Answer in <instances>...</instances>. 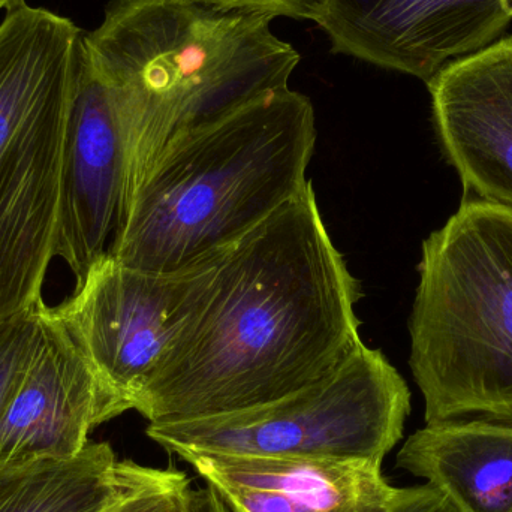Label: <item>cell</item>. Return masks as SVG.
I'll return each instance as SVG.
<instances>
[{"mask_svg": "<svg viewBox=\"0 0 512 512\" xmlns=\"http://www.w3.org/2000/svg\"><path fill=\"white\" fill-rule=\"evenodd\" d=\"M224 251L168 273L126 267L107 254L68 300L50 307L123 411H132L206 297Z\"/></svg>", "mask_w": 512, "mask_h": 512, "instance_id": "obj_7", "label": "cell"}, {"mask_svg": "<svg viewBox=\"0 0 512 512\" xmlns=\"http://www.w3.org/2000/svg\"><path fill=\"white\" fill-rule=\"evenodd\" d=\"M230 512H310L283 493L254 487L215 484Z\"/></svg>", "mask_w": 512, "mask_h": 512, "instance_id": "obj_17", "label": "cell"}, {"mask_svg": "<svg viewBox=\"0 0 512 512\" xmlns=\"http://www.w3.org/2000/svg\"><path fill=\"white\" fill-rule=\"evenodd\" d=\"M191 490L185 472L132 462L125 490L104 512H188Z\"/></svg>", "mask_w": 512, "mask_h": 512, "instance_id": "obj_15", "label": "cell"}, {"mask_svg": "<svg viewBox=\"0 0 512 512\" xmlns=\"http://www.w3.org/2000/svg\"><path fill=\"white\" fill-rule=\"evenodd\" d=\"M360 298L309 182L225 248L206 297L132 411L149 424L180 423L304 390L363 343Z\"/></svg>", "mask_w": 512, "mask_h": 512, "instance_id": "obj_1", "label": "cell"}, {"mask_svg": "<svg viewBox=\"0 0 512 512\" xmlns=\"http://www.w3.org/2000/svg\"><path fill=\"white\" fill-rule=\"evenodd\" d=\"M23 2H26V0H0V11H8V9L15 8Z\"/></svg>", "mask_w": 512, "mask_h": 512, "instance_id": "obj_21", "label": "cell"}, {"mask_svg": "<svg viewBox=\"0 0 512 512\" xmlns=\"http://www.w3.org/2000/svg\"><path fill=\"white\" fill-rule=\"evenodd\" d=\"M209 486L274 490L310 512H390L397 489L381 466L360 460L185 454Z\"/></svg>", "mask_w": 512, "mask_h": 512, "instance_id": "obj_13", "label": "cell"}, {"mask_svg": "<svg viewBox=\"0 0 512 512\" xmlns=\"http://www.w3.org/2000/svg\"><path fill=\"white\" fill-rule=\"evenodd\" d=\"M131 463L107 442L68 459L0 463V512H104L125 490Z\"/></svg>", "mask_w": 512, "mask_h": 512, "instance_id": "obj_14", "label": "cell"}, {"mask_svg": "<svg viewBox=\"0 0 512 512\" xmlns=\"http://www.w3.org/2000/svg\"><path fill=\"white\" fill-rule=\"evenodd\" d=\"M397 468L426 478L462 512H512V426L486 420L426 424Z\"/></svg>", "mask_w": 512, "mask_h": 512, "instance_id": "obj_12", "label": "cell"}, {"mask_svg": "<svg viewBox=\"0 0 512 512\" xmlns=\"http://www.w3.org/2000/svg\"><path fill=\"white\" fill-rule=\"evenodd\" d=\"M418 268L409 366L426 424L512 426V212L465 198Z\"/></svg>", "mask_w": 512, "mask_h": 512, "instance_id": "obj_4", "label": "cell"}, {"mask_svg": "<svg viewBox=\"0 0 512 512\" xmlns=\"http://www.w3.org/2000/svg\"><path fill=\"white\" fill-rule=\"evenodd\" d=\"M511 21L512 0H327L316 23L334 53L429 83L498 41Z\"/></svg>", "mask_w": 512, "mask_h": 512, "instance_id": "obj_8", "label": "cell"}, {"mask_svg": "<svg viewBox=\"0 0 512 512\" xmlns=\"http://www.w3.org/2000/svg\"><path fill=\"white\" fill-rule=\"evenodd\" d=\"M411 391L379 349L361 343L327 378L261 408L149 424L167 453L360 460L382 466L403 438Z\"/></svg>", "mask_w": 512, "mask_h": 512, "instance_id": "obj_6", "label": "cell"}, {"mask_svg": "<svg viewBox=\"0 0 512 512\" xmlns=\"http://www.w3.org/2000/svg\"><path fill=\"white\" fill-rule=\"evenodd\" d=\"M188 512H230L219 493L207 484L203 489L189 493Z\"/></svg>", "mask_w": 512, "mask_h": 512, "instance_id": "obj_20", "label": "cell"}, {"mask_svg": "<svg viewBox=\"0 0 512 512\" xmlns=\"http://www.w3.org/2000/svg\"><path fill=\"white\" fill-rule=\"evenodd\" d=\"M122 414V406L42 304L35 346L0 412V463L77 456L95 427Z\"/></svg>", "mask_w": 512, "mask_h": 512, "instance_id": "obj_9", "label": "cell"}, {"mask_svg": "<svg viewBox=\"0 0 512 512\" xmlns=\"http://www.w3.org/2000/svg\"><path fill=\"white\" fill-rule=\"evenodd\" d=\"M81 48L69 18L26 2L0 23V322L44 303Z\"/></svg>", "mask_w": 512, "mask_h": 512, "instance_id": "obj_5", "label": "cell"}, {"mask_svg": "<svg viewBox=\"0 0 512 512\" xmlns=\"http://www.w3.org/2000/svg\"><path fill=\"white\" fill-rule=\"evenodd\" d=\"M42 304L0 322V412L35 346Z\"/></svg>", "mask_w": 512, "mask_h": 512, "instance_id": "obj_16", "label": "cell"}, {"mask_svg": "<svg viewBox=\"0 0 512 512\" xmlns=\"http://www.w3.org/2000/svg\"><path fill=\"white\" fill-rule=\"evenodd\" d=\"M427 86L465 197L512 212V36L453 60Z\"/></svg>", "mask_w": 512, "mask_h": 512, "instance_id": "obj_10", "label": "cell"}, {"mask_svg": "<svg viewBox=\"0 0 512 512\" xmlns=\"http://www.w3.org/2000/svg\"><path fill=\"white\" fill-rule=\"evenodd\" d=\"M228 8L258 9L270 12L274 17L298 18L318 21L327 0H207Z\"/></svg>", "mask_w": 512, "mask_h": 512, "instance_id": "obj_18", "label": "cell"}, {"mask_svg": "<svg viewBox=\"0 0 512 512\" xmlns=\"http://www.w3.org/2000/svg\"><path fill=\"white\" fill-rule=\"evenodd\" d=\"M390 512H462L441 490L430 483L397 489Z\"/></svg>", "mask_w": 512, "mask_h": 512, "instance_id": "obj_19", "label": "cell"}, {"mask_svg": "<svg viewBox=\"0 0 512 512\" xmlns=\"http://www.w3.org/2000/svg\"><path fill=\"white\" fill-rule=\"evenodd\" d=\"M125 171L119 116L81 50L56 236V258L68 265L75 286L108 254L122 210Z\"/></svg>", "mask_w": 512, "mask_h": 512, "instance_id": "obj_11", "label": "cell"}, {"mask_svg": "<svg viewBox=\"0 0 512 512\" xmlns=\"http://www.w3.org/2000/svg\"><path fill=\"white\" fill-rule=\"evenodd\" d=\"M274 18L207 0H114L83 33L84 60L125 138L123 204L177 135L288 89L301 57L274 35Z\"/></svg>", "mask_w": 512, "mask_h": 512, "instance_id": "obj_2", "label": "cell"}, {"mask_svg": "<svg viewBox=\"0 0 512 512\" xmlns=\"http://www.w3.org/2000/svg\"><path fill=\"white\" fill-rule=\"evenodd\" d=\"M316 135L289 87L177 135L126 198L108 255L168 273L233 245L309 185Z\"/></svg>", "mask_w": 512, "mask_h": 512, "instance_id": "obj_3", "label": "cell"}]
</instances>
